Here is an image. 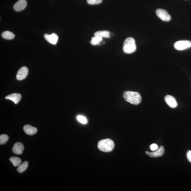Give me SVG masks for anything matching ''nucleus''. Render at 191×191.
<instances>
[{"label": "nucleus", "mask_w": 191, "mask_h": 191, "mask_svg": "<svg viewBox=\"0 0 191 191\" xmlns=\"http://www.w3.org/2000/svg\"><path fill=\"white\" fill-rule=\"evenodd\" d=\"M23 130L27 135H33L37 132L38 130L36 128L32 127L30 125H25L23 127Z\"/></svg>", "instance_id": "ddd939ff"}, {"label": "nucleus", "mask_w": 191, "mask_h": 191, "mask_svg": "<svg viewBox=\"0 0 191 191\" xmlns=\"http://www.w3.org/2000/svg\"><path fill=\"white\" fill-rule=\"evenodd\" d=\"M174 46L177 50H185L191 47V41L187 40L178 41L174 43Z\"/></svg>", "instance_id": "20e7f679"}, {"label": "nucleus", "mask_w": 191, "mask_h": 191, "mask_svg": "<svg viewBox=\"0 0 191 191\" xmlns=\"http://www.w3.org/2000/svg\"><path fill=\"white\" fill-rule=\"evenodd\" d=\"M102 37L95 36L94 37L92 38L90 43L92 45H93V46L98 45L99 44H100L101 41H102Z\"/></svg>", "instance_id": "a211bd4d"}, {"label": "nucleus", "mask_w": 191, "mask_h": 191, "mask_svg": "<svg viewBox=\"0 0 191 191\" xmlns=\"http://www.w3.org/2000/svg\"><path fill=\"white\" fill-rule=\"evenodd\" d=\"M114 147V142L110 139H106L99 141L98 147L103 152H109L112 151Z\"/></svg>", "instance_id": "f03ea898"}, {"label": "nucleus", "mask_w": 191, "mask_h": 191, "mask_svg": "<svg viewBox=\"0 0 191 191\" xmlns=\"http://www.w3.org/2000/svg\"><path fill=\"white\" fill-rule=\"evenodd\" d=\"M110 32L106 30H101V31H97L95 32L94 35L96 36H99L101 37L108 38L110 37Z\"/></svg>", "instance_id": "4468645a"}, {"label": "nucleus", "mask_w": 191, "mask_h": 191, "mask_svg": "<svg viewBox=\"0 0 191 191\" xmlns=\"http://www.w3.org/2000/svg\"><path fill=\"white\" fill-rule=\"evenodd\" d=\"M28 73V68L26 67H23L17 72V79L19 80H22L27 76Z\"/></svg>", "instance_id": "0eeeda50"}, {"label": "nucleus", "mask_w": 191, "mask_h": 191, "mask_svg": "<svg viewBox=\"0 0 191 191\" xmlns=\"http://www.w3.org/2000/svg\"><path fill=\"white\" fill-rule=\"evenodd\" d=\"M21 95L18 93H12L5 97V99L12 101L15 104L18 103L21 100Z\"/></svg>", "instance_id": "f8f14e48"}, {"label": "nucleus", "mask_w": 191, "mask_h": 191, "mask_svg": "<svg viewBox=\"0 0 191 191\" xmlns=\"http://www.w3.org/2000/svg\"><path fill=\"white\" fill-rule=\"evenodd\" d=\"M187 159L191 163V151L189 150L187 154Z\"/></svg>", "instance_id": "5701e85b"}, {"label": "nucleus", "mask_w": 191, "mask_h": 191, "mask_svg": "<svg viewBox=\"0 0 191 191\" xmlns=\"http://www.w3.org/2000/svg\"><path fill=\"white\" fill-rule=\"evenodd\" d=\"M1 36L3 38L7 40L13 39L15 37V35L13 33L9 31L3 32L1 34Z\"/></svg>", "instance_id": "2eb2a0df"}, {"label": "nucleus", "mask_w": 191, "mask_h": 191, "mask_svg": "<svg viewBox=\"0 0 191 191\" xmlns=\"http://www.w3.org/2000/svg\"><path fill=\"white\" fill-rule=\"evenodd\" d=\"M123 97L127 101L134 105H138L142 101V97L136 92L126 91L123 93Z\"/></svg>", "instance_id": "f257e3e1"}, {"label": "nucleus", "mask_w": 191, "mask_h": 191, "mask_svg": "<svg viewBox=\"0 0 191 191\" xmlns=\"http://www.w3.org/2000/svg\"><path fill=\"white\" fill-rule=\"evenodd\" d=\"M10 161L14 166L17 167L21 164L22 162L21 160L17 157L12 156L9 158Z\"/></svg>", "instance_id": "dca6fc26"}, {"label": "nucleus", "mask_w": 191, "mask_h": 191, "mask_svg": "<svg viewBox=\"0 0 191 191\" xmlns=\"http://www.w3.org/2000/svg\"><path fill=\"white\" fill-rule=\"evenodd\" d=\"M27 5L26 0H19L14 4L13 8L14 10L17 12H20L24 9Z\"/></svg>", "instance_id": "6e6552de"}, {"label": "nucleus", "mask_w": 191, "mask_h": 191, "mask_svg": "<svg viewBox=\"0 0 191 191\" xmlns=\"http://www.w3.org/2000/svg\"><path fill=\"white\" fill-rule=\"evenodd\" d=\"M136 49V45L134 39L132 37H129L126 39L123 45V50L124 53L128 54L134 53Z\"/></svg>", "instance_id": "7ed1b4c3"}, {"label": "nucleus", "mask_w": 191, "mask_h": 191, "mask_svg": "<svg viewBox=\"0 0 191 191\" xmlns=\"http://www.w3.org/2000/svg\"><path fill=\"white\" fill-rule=\"evenodd\" d=\"M44 37L48 42L53 44H56L58 40V37L55 33H53L51 35H48L47 34H45L44 35Z\"/></svg>", "instance_id": "9b49d317"}, {"label": "nucleus", "mask_w": 191, "mask_h": 191, "mask_svg": "<svg viewBox=\"0 0 191 191\" xmlns=\"http://www.w3.org/2000/svg\"><path fill=\"white\" fill-rule=\"evenodd\" d=\"M28 166V162L25 161L21 164L19 166L17 169V172L19 173H22L24 172L27 169Z\"/></svg>", "instance_id": "f3484780"}, {"label": "nucleus", "mask_w": 191, "mask_h": 191, "mask_svg": "<svg viewBox=\"0 0 191 191\" xmlns=\"http://www.w3.org/2000/svg\"><path fill=\"white\" fill-rule=\"evenodd\" d=\"M164 148L163 146L154 152H150L146 151V154L152 158H158L164 154Z\"/></svg>", "instance_id": "423d86ee"}, {"label": "nucleus", "mask_w": 191, "mask_h": 191, "mask_svg": "<svg viewBox=\"0 0 191 191\" xmlns=\"http://www.w3.org/2000/svg\"><path fill=\"white\" fill-rule=\"evenodd\" d=\"M24 150V145L20 142H17L14 144L12 149V152L17 155L22 154Z\"/></svg>", "instance_id": "1a4fd4ad"}, {"label": "nucleus", "mask_w": 191, "mask_h": 191, "mask_svg": "<svg viewBox=\"0 0 191 191\" xmlns=\"http://www.w3.org/2000/svg\"><path fill=\"white\" fill-rule=\"evenodd\" d=\"M9 139L8 135L5 134L1 135L0 136V144L1 145H4L8 142Z\"/></svg>", "instance_id": "6ab92c4d"}, {"label": "nucleus", "mask_w": 191, "mask_h": 191, "mask_svg": "<svg viewBox=\"0 0 191 191\" xmlns=\"http://www.w3.org/2000/svg\"><path fill=\"white\" fill-rule=\"evenodd\" d=\"M156 15L162 20L164 21H169L171 19L170 16L168 12L163 9H158L156 11Z\"/></svg>", "instance_id": "39448f33"}, {"label": "nucleus", "mask_w": 191, "mask_h": 191, "mask_svg": "<svg viewBox=\"0 0 191 191\" xmlns=\"http://www.w3.org/2000/svg\"><path fill=\"white\" fill-rule=\"evenodd\" d=\"M165 100L169 107L174 109L177 106L175 98L171 95H167L165 97Z\"/></svg>", "instance_id": "9d476101"}, {"label": "nucleus", "mask_w": 191, "mask_h": 191, "mask_svg": "<svg viewBox=\"0 0 191 191\" xmlns=\"http://www.w3.org/2000/svg\"><path fill=\"white\" fill-rule=\"evenodd\" d=\"M102 0H87V3L89 4L95 5L102 3Z\"/></svg>", "instance_id": "412c9836"}, {"label": "nucleus", "mask_w": 191, "mask_h": 191, "mask_svg": "<svg viewBox=\"0 0 191 191\" xmlns=\"http://www.w3.org/2000/svg\"><path fill=\"white\" fill-rule=\"evenodd\" d=\"M77 119L81 123L85 124L87 123L88 120L85 117L82 115H78L77 117Z\"/></svg>", "instance_id": "aec40b11"}, {"label": "nucleus", "mask_w": 191, "mask_h": 191, "mask_svg": "<svg viewBox=\"0 0 191 191\" xmlns=\"http://www.w3.org/2000/svg\"><path fill=\"white\" fill-rule=\"evenodd\" d=\"M150 148L151 150L154 151L156 150L158 148V146L156 144H153L150 146Z\"/></svg>", "instance_id": "4be33fe9"}]
</instances>
